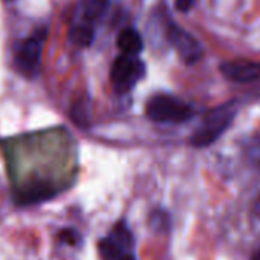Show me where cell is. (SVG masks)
I'll return each instance as SVG.
<instances>
[{
	"label": "cell",
	"mask_w": 260,
	"mask_h": 260,
	"mask_svg": "<svg viewBox=\"0 0 260 260\" xmlns=\"http://www.w3.org/2000/svg\"><path fill=\"white\" fill-rule=\"evenodd\" d=\"M235 116H236V107L233 102H229V104H224L210 110L204 116L201 125L195 129L190 139L192 145L198 148H204L213 143L230 126Z\"/></svg>",
	"instance_id": "cell-1"
},
{
	"label": "cell",
	"mask_w": 260,
	"mask_h": 260,
	"mask_svg": "<svg viewBox=\"0 0 260 260\" xmlns=\"http://www.w3.org/2000/svg\"><path fill=\"white\" fill-rule=\"evenodd\" d=\"M146 114L154 122L161 123H180L192 117V108L172 96L168 94H157L149 99L146 104Z\"/></svg>",
	"instance_id": "cell-2"
},
{
	"label": "cell",
	"mask_w": 260,
	"mask_h": 260,
	"mask_svg": "<svg viewBox=\"0 0 260 260\" xmlns=\"http://www.w3.org/2000/svg\"><path fill=\"white\" fill-rule=\"evenodd\" d=\"M145 76V64L134 56L122 55L111 67V82L119 93L129 91Z\"/></svg>",
	"instance_id": "cell-3"
},
{
	"label": "cell",
	"mask_w": 260,
	"mask_h": 260,
	"mask_svg": "<svg viewBox=\"0 0 260 260\" xmlns=\"http://www.w3.org/2000/svg\"><path fill=\"white\" fill-rule=\"evenodd\" d=\"M133 247V235L126 225L117 224L113 232L99 242V253L102 260H117Z\"/></svg>",
	"instance_id": "cell-4"
},
{
	"label": "cell",
	"mask_w": 260,
	"mask_h": 260,
	"mask_svg": "<svg viewBox=\"0 0 260 260\" xmlns=\"http://www.w3.org/2000/svg\"><path fill=\"white\" fill-rule=\"evenodd\" d=\"M168 40L177 49L181 59L187 64H193L203 56L201 44L184 29L178 27L177 24L168 26Z\"/></svg>",
	"instance_id": "cell-5"
},
{
	"label": "cell",
	"mask_w": 260,
	"mask_h": 260,
	"mask_svg": "<svg viewBox=\"0 0 260 260\" xmlns=\"http://www.w3.org/2000/svg\"><path fill=\"white\" fill-rule=\"evenodd\" d=\"M41 64V40L37 37L20 43L15 50V66L24 76L38 75Z\"/></svg>",
	"instance_id": "cell-6"
},
{
	"label": "cell",
	"mask_w": 260,
	"mask_h": 260,
	"mask_svg": "<svg viewBox=\"0 0 260 260\" xmlns=\"http://www.w3.org/2000/svg\"><path fill=\"white\" fill-rule=\"evenodd\" d=\"M222 75L235 82H253L260 79V61H229L221 64Z\"/></svg>",
	"instance_id": "cell-7"
},
{
	"label": "cell",
	"mask_w": 260,
	"mask_h": 260,
	"mask_svg": "<svg viewBox=\"0 0 260 260\" xmlns=\"http://www.w3.org/2000/svg\"><path fill=\"white\" fill-rule=\"evenodd\" d=\"M117 46L123 52V55L136 56L143 50V40L137 30L125 29L117 37Z\"/></svg>",
	"instance_id": "cell-8"
},
{
	"label": "cell",
	"mask_w": 260,
	"mask_h": 260,
	"mask_svg": "<svg viewBox=\"0 0 260 260\" xmlns=\"http://www.w3.org/2000/svg\"><path fill=\"white\" fill-rule=\"evenodd\" d=\"M69 37H70V41L73 44L81 46V47H87L93 43L94 30L90 24H78V26H73Z\"/></svg>",
	"instance_id": "cell-9"
},
{
	"label": "cell",
	"mask_w": 260,
	"mask_h": 260,
	"mask_svg": "<svg viewBox=\"0 0 260 260\" xmlns=\"http://www.w3.org/2000/svg\"><path fill=\"white\" fill-rule=\"evenodd\" d=\"M108 8V0H87L84 6V15L88 20L99 18Z\"/></svg>",
	"instance_id": "cell-10"
},
{
	"label": "cell",
	"mask_w": 260,
	"mask_h": 260,
	"mask_svg": "<svg viewBox=\"0 0 260 260\" xmlns=\"http://www.w3.org/2000/svg\"><path fill=\"white\" fill-rule=\"evenodd\" d=\"M72 117L75 119V122L79 125V126H85L88 123V119H87V110H85V105L84 104H75L73 105V110H72Z\"/></svg>",
	"instance_id": "cell-11"
},
{
	"label": "cell",
	"mask_w": 260,
	"mask_h": 260,
	"mask_svg": "<svg viewBox=\"0 0 260 260\" xmlns=\"http://www.w3.org/2000/svg\"><path fill=\"white\" fill-rule=\"evenodd\" d=\"M197 0H175V8L180 12H189L195 6Z\"/></svg>",
	"instance_id": "cell-12"
},
{
	"label": "cell",
	"mask_w": 260,
	"mask_h": 260,
	"mask_svg": "<svg viewBox=\"0 0 260 260\" xmlns=\"http://www.w3.org/2000/svg\"><path fill=\"white\" fill-rule=\"evenodd\" d=\"M117 260H136V257H134L131 253H126V254H123L120 259H117Z\"/></svg>",
	"instance_id": "cell-13"
},
{
	"label": "cell",
	"mask_w": 260,
	"mask_h": 260,
	"mask_svg": "<svg viewBox=\"0 0 260 260\" xmlns=\"http://www.w3.org/2000/svg\"><path fill=\"white\" fill-rule=\"evenodd\" d=\"M256 213H257V216L260 218V197L259 200H257V203H256Z\"/></svg>",
	"instance_id": "cell-14"
},
{
	"label": "cell",
	"mask_w": 260,
	"mask_h": 260,
	"mask_svg": "<svg viewBox=\"0 0 260 260\" xmlns=\"http://www.w3.org/2000/svg\"><path fill=\"white\" fill-rule=\"evenodd\" d=\"M253 260H260V251L256 254V256H254V257H253Z\"/></svg>",
	"instance_id": "cell-15"
}]
</instances>
